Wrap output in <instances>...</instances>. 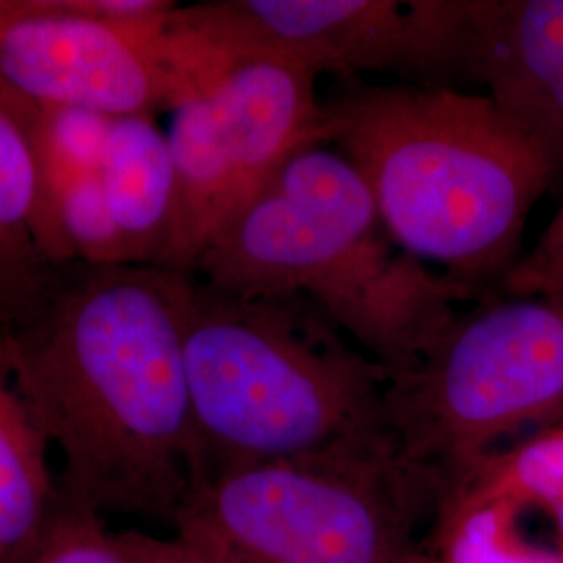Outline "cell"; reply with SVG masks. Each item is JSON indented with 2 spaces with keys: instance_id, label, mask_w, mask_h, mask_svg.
I'll return each instance as SVG.
<instances>
[{
  "instance_id": "obj_18",
  "label": "cell",
  "mask_w": 563,
  "mask_h": 563,
  "mask_svg": "<svg viewBox=\"0 0 563 563\" xmlns=\"http://www.w3.org/2000/svg\"><path fill=\"white\" fill-rule=\"evenodd\" d=\"M499 292L563 301V201L534 249L505 276Z\"/></svg>"
},
{
  "instance_id": "obj_17",
  "label": "cell",
  "mask_w": 563,
  "mask_h": 563,
  "mask_svg": "<svg viewBox=\"0 0 563 563\" xmlns=\"http://www.w3.org/2000/svg\"><path fill=\"white\" fill-rule=\"evenodd\" d=\"M25 563H125L115 532L95 511L65 504L57 507Z\"/></svg>"
},
{
  "instance_id": "obj_14",
  "label": "cell",
  "mask_w": 563,
  "mask_h": 563,
  "mask_svg": "<svg viewBox=\"0 0 563 563\" xmlns=\"http://www.w3.org/2000/svg\"><path fill=\"white\" fill-rule=\"evenodd\" d=\"M57 218L67 249L86 265H123L118 228L104 195L101 172L60 192Z\"/></svg>"
},
{
  "instance_id": "obj_13",
  "label": "cell",
  "mask_w": 563,
  "mask_h": 563,
  "mask_svg": "<svg viewBox=\"0 0 563 563\" xmlns=\"http://www.w3.org/2000/svg\"><path fill=\"white\" fill-rule=\"evenodd\" d=\"M48 449L13 383L0 339V563H25L57 507Z\"/></svg>"
},
{
  "instance_id": "obj_12",
  "label": "cell",
  "mask_w": 563,
  "mask_h": 563,
  "mask_svg": "<svg viewBox=\"0 0 563 563\" xmlns=\"http://www.w3.org/2000/svg\"><path fill=\"white\" fill-rule=\"evenodd\" d=\"M123 265L163 267L174 239L178 180L153 115L113 118L101 169Z\"/></svg>"
},
{
  "instance_id": "obj_1",
  "label": "cell",
  "mask_w": 563,
  "mask_h": 563,
  "mask_svg": "<svg viewBox=\"0 0 563 563\" xmlns=\"http://www.w3.org/2000/svg\"><path fill=\"white\" fill-rule=\"evenodd\" d=\"M0 339L13 383L60 455V499L101 518L172 522L201 476L176 272L69 263Z\"/></svg>"
},
{
  "instance_id": "obj_4",
  "label": "cell",
  "mask_w": 563,
  "mask_h": 563,
  "mask_svg": "<svg viewBox=\"0 0 563 563\" xmlns=\"http://www.w3.org/2000/svg\"><path fill=\"white\" fill-rule=\"evenodd\" d=\"M176 301L201 476L388 432V369L305 297H241L176 272Z\"/></svg>"
},
{
  "instance_id": "obj_15",
  "label": "cell",
  "mask_w": 563,
  "mask_h": 563,
  "mask_svg": "<svg viewBox=\"0 0 563 563\" xmlns=\"http://www.w3.org/2000/svg\"><path fill=\"white\" fill-rule=\"evenodd\" d=\"M439 543L446 563H551L526 555L499 530L495 514L470 493L451 490Z\"/></svg>"
},
{
  "instance_id": "obj_2",
  "label": "cell",
  "mask_w": 563,
  "mask_h": 563,
  "mask_svg": "<svg viewBox=\"0 0 563 563\" xmlns=\"http://www.w3.org/2000/svg\"><path fill=\"white\" fill-rule=\"evenodd\" d=\"M323 111L395 242L484 301L499 292L560 174L543 146L488 95L449 86H351Z\"/></svg>"
},
{
  "instance_id": "obj_6",
  "label": "cell",
  "mask_w": 563,
  "mask_h": 563,
  "mask_svg": "<svg viewBox=\"0 0 563 563\" xmlns=\"http://www.w3.org/2000/svg\"><path fill=\"white\" fill-rule=\"evenodd\" d=\"M563 409V301L463 307L422 355L388 376L384 420L409 462L455 483L495 444Z\"/></svg>"
},
{
  "instance_id": "obj_11",
  "label": "cell",
  "mask_w": 563,
  "mask_h": 563,
  "mask_svg": "<svg viewBox=\"0 0 563 563\" xmlns=\"http://www.w3.org/2000/svg\"><path fill=\"white\" fill-rule=\"evenodd\" d=\"M41 115L0 81V334L41 305L65 267L46 249Z\"/></svg>"
},
{
  "instance_id": "obj_16",
  "label": "cell",
  "mask_w": 563,
  "mask_h": 563,
  "mask_svg": "<svg viewBox=\"0 0 563 563\" xmlns=\"http://www.w3.org/2000/svg\"><path fill=\"white\" fill-rule=\"evenodd\" d=\"M483 463L504 483L543 504L563 541V423L505 453H493Z\"/></svg>"
},
{
  "instance_id": "obj_8",
  "label": "cell",
  "mask_w": 563,
  "mask_h": 563,
  "mask_svg": "<svg viewBox=\"0 0 563 563\" xmlns=\"http://www.w3.org/2000/svg\"><path fill=\"white\" fill-rule=\"evenodd\" d=\"M107 20L71 0H0V81L42 109L107 118L178 109L218 80L172 11Z\"/></svg>"
},
{
  "instance_id": "obj_3",
  "label": "cell",
  "mask_w": 563,
  "mask_h": 563,
  "mask_svg": "<svg viewBox=\"0 0 563 563\" xmlns=\"http://www.w3.org/2000/svg\"><path fill=\"white\" fill-rule=\"evenodd\" d=\"M190 274L241 297H305L388 376L484 301L401 249L357 169L322 144L284 163Z\"/></svg>"
},
{
  "instance_id": "obj_5",
  "label": "cell",
  "mask_w": 563,
  "mask_h": 563,
  "mask_svg": "<svg viewBox=\"0 0 563 563\" xmlns=\"http://www.w3.org/2000/svg\"><path fill=\"white\" fill-rule=\"evenodd\" d=\"M449 484L390 432L201 476L172 523L220 563H422Z\"/></svg>"
},
{
  "instance_id": "obj_9",
  "label": "cell",
  "mask_w": 563,
  "mask_h": 563,
  "mask_svg": "<svg viewBox=\"0 0 563 563\" xmlns=\"http://www.w3.org/2000/svg\"><path fill=\"white\" fill-rule=\"evenodd\" d=\"M174 15L225 65L263 57L316 78L395 71L434 86L465 76L467 0H213Z\"/></svg>"
},
{
  "instance_id": "obj_7",
  "label": "cell",
  "mask_w": 563,
  "mask_h": 563,
  "mask_svg": "<svg viewBox=\"0 0 563 563\" xmlns=\"http://www.w3.org/2000/svg\"><path fill=\"white\" fill-rule=\"evenodd\" d=\"M167 141L178 209L163 269L190 274L207 244L284 163L328 142L316 76L282 60H239L174 111Z\"/></svg>"
},
{
  "instance_id": "obj_19",
  "label": "cell",
  "mask_w": 563,
  "mask_h": 563,
  "mask_svg": "<svg viewBox=\"0 0 563 563\" xmlns=\"http://www.w3.org/2000/svg\"><path fill=\"white\" fill-rule=\"evenodd\" d=\"M125 563H220L181 539H162L141 530L115 532Z\"/></svg>"
},
{
  "instance_id": "obj_10",
  "label": "cell",
  "mask_w": 563,
  "mask_h": 563,
  "mask_svg": "<svg viewBox=\"0 0 563 563\" xmlns=\"http://www.w3.org/2000/svg\"><path fill=\"white\" fill-rule=\"evenodd\" d=\"M465 78L563 172V0H467Z\"/></svg>"
}]
</instances>
